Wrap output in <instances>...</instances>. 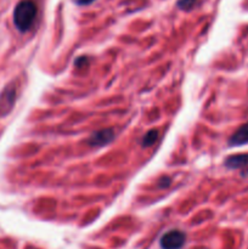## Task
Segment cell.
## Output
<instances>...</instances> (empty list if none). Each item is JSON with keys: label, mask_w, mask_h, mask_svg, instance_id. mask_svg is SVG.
<instances>
[{"label": "cell", "mask_w": 248, "mask_h": 249, "mask_svg": "<svg viewBox=\"0 0 248 249\" xmlns=\"http://www.w3.org/2000/svg\"><path fill=\"white\" fill-rule=\"evenodd\" d=\"M36 16V5L32 0H22L14 11V23L19 32H27L34 23Z\"/></svg>", "instance_id": "6da1fadb"}, {"label": "cell", "mask_w": 248, "mask_h": 249, "mask_svg": "<svg viewBox=\"0 0 248 249\" xmlns=\"http://www.w3.org/2000/svg\"><path fill=\"white\" fill-rule=\"evenodd\" d=\"M185 241H186V235L182 231H168L160 238V247L162 249H180L185 245Z\"/></svg>", "instance_id": "7a4b0ae2"}, {"label": "cell", "mask_w": 248, "mask_h": 249, "mask_svg": "<svg viewBox=\"0 0 248 249\" xmlns=\"http://www.w3.org/2000/svg\"><path fill=\"white\" fill-rule=\"evenodd\" d=\"M114 138V134L111 129H104V130L96 131L92 134L89 139L90 146H104L111 142Z\"/></svg>", "instance_id": "3957f363"}, {"label": "cell", "mask_w": 248, "mask_h": 249, "mask_svg": "<svg viewBox=\"0 0 248 249\" xmlns=\"http://www.w3.org/2000/svg\"><path fill=\"white\" fill-rule=\"evenodd\" d=\"M248 143V123L240 126L229 140L230 146H241Z\"/></svg>", "instance_id": "277c9868"}, {"label": "cell", "mask_w": 248, "mask_h": 249, "mask_svg": "<svg viewBox=\"0 0 248 249\" xmlns=\"http://www.w3.org/2000/svg\"><path fill=\"white\" fill-rule=\"evenodd\" d=\"M225 165L230 169H242V168L248 167V155H236L231 156L225 160Z\"/></svg>", "instance_id": "5b68a950"}, {"label": "cell", "mask_w": 248, "mask_h": 249, "mask_svg": "<svg viewBox=\"0 0 248 249\" xmlns=\"http://www.w3.org/2000/svg\"><path fill=\"white\" fill-rule=\"evenodd\" d=\"M158 139V131L157 130H150L142 139V146H151L156 142Z\"/></svg>", "instance_id": "8992f818"}, {"label": "cell", "mask_w": 248, "mask_h": 249, "mask_svg": "<svg viewBox=\"0 0 248 249\" xmlns=\"http://www.w3.org/2000/svg\"><path fill=\"white\" fill-rule=\"evenodd\" d=\"M197 2H198V0H179V1H177V6H179L180 9L189 11V10L194 9V7L196 6Z\"/></svg>", "instance_id": "52a82bcc"}, {"label": "cell", "mask_w": 248, "mask_h": 249, "mask_svg": "<svg viewBox=\"0 0 248 249\" xmlns=\"http://www.w3.org/2000/svg\"><path fill=\"white\" fill-rule=\"evenodd\" d=\"M92 1H94V0H75V2H77L78 5H88Z\"/></svg>", "instance_id": "ba28073f"}]
</instances>
